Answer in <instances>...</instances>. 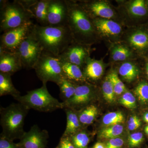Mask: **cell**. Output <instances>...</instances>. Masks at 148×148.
I'll return each mask as SVG.
<instances>
[{
	"label": "cell",
	"instance_id": "8",
	"mask_svg": "<svg viewBox=\"0 0 148 148\" xmlns=\"http://www.w3.org/2000/svg\"><path fill=\"white\" fill-rule=\"evenodd\" d=\"M34 24L31 21L3 33L1 36L0 48L7 51L14 52L31 33Z\"/></svg>",
	"mask_w": 148,
	"mask_h": 148
},
{
	"label": "cell",
	"instance_id": "14",
	"mask_svg": "<svg viewBox=\"0 0 148 148\" xmlns=\"http://www.w3.org/2000/svg\"><path fill=\"white\" fill-rule=\"evenodd\" d=\"M22 68L21 60L15 52L0 48V73L12 76Z\"/></svg>",
	"mask_w": 148,
	"mask_h": 148
},
{
	"label": "cell",
	"instance_id": "20",
	"mask_svg": "<svg viewBox=\"0 0 148 148\" xmlns=\"http://www.w3.org/2000/svg\"><path fill=\"white\" fill-rule=\"evenodd\" d=\"M11 77L10 75L0 73V96L10 95L15 99L21 95L14 86Z\"/></svg>",
	"mask_w": 148,
	"mask_h": 148
},
{
	"label": "cell",
	"instance_id": "27",
	"mask_svg": "<svg viewBox=\"0 0 148 148\" xmlns=\"http://www.w3.org/2000/svg\"><path fill=\"white\" fill-rule=\"evenodd\" d=\"M70 138L75 148H87L90 140L89 133L82 129L70 136Z\"/></svg>",
	"mask_w": 148,
	"mask_h": 148
},
{
	"label": "cell",
	"instance_id": "25",
	"mask_svg": "<svg viewBox=\"0 0 148 148\" xmlns=\"http://www.w3.org/2000/svg\"><path fill=\"white\" fill-rule=\"evenodd\" d=\"M127 11L130 16L134 18L144 17L148 13L145 2L143 0H135L131 1L127 7Z\"/></svg>",
	"mask_w": 148,
	"mask_h": 148
},
{
	"label": "cell",
	"instance_id": "19",
	"mask_svg": "<svg viewBox=\"0 0 148 148\" xmlns=\"http://www.w3.org/2000/svg\"><path fill=\"white\" fill-rule=\"evenodd\" d=\"M50 1L37 0L34 4L30 8L34 18L41 26H47L48 8Z\"/></svg>",
	"mask_w": 148,
	"mask_h": 148
},
{
	"label": "cell",
	"instance_id": "10",
	"mask_svg": "<svg viewBox=\"0 0 148 148\" xmlns=\"http://www.w3.org/2000/svg\"><path fill=\"white\" fill-rule=\"evenodd\" d=\"M48 138L47 130L40 129L34 125L24 133L17 145L19 148H46Z\"/></svg>",
	"mask_w": 148,
	"mask_h": 148
},
{
	"label": "cell",
	"instance_id": "43",
	"mask_svg": "<svg viewBox=\"0 0 148 148\" xmlns=\"http://www.w3.org/2000/svg\"><path fill=\"white\" fill-rule=\"evenodd\" d=\"M147 5L148 6V1H147Z\"/></svg>",
	"mask_w": 148,
	"mask_h": 148
},
{
	"label": "cell",
	"instance_id": "31",
	"mask_svg": "<svg viewBox=\"0 0 148 148\" xmlns=\"http://www.w3.org/2000/svg\"><path fill=\"white\" fill-rule=\"evenodd\" d=\"M103 97L108 103H113L115 101V93L113 87L108 77H106L102 86Z\"/></svg>",
	"mask_w": 148,
	"mask_h": 148
},
{
	"label": "cell",
	"instance_id": "4",
	"mask_svg": "<svg viewBox=\"0 0 148 148\" xmlns=\"http://www.w3.org/2000/svg\"><path fill=\"white\" fill-rule=\"evenodd\" d=\"M0 16V31L3 33L30 22L34 18L32 12L19 0L1 1Z\"/></svg>",
	"mask_w": 148,
	"mask_h": 148
},
{
	"label": "cell",
	"instance_id": "42",
	"mask_svg": "<svg viewBox=\"0 0 148 148\" xmlns=\"http://www.w3.org/2000/svg\"><path fill=\"white\" fill-rule=\"evenodd\" d=\"M146 72H147V75L148 77V62L147 63V64H146Z\"/></svg>",
	"mask_w": 148,
	"mask_h": 148
},
{
	"label": "cell",
	"instance_id": "21",
	"mask_svg": "<svg viewBox=\"0 0 148 148\" xmlns=\"http://www.w3.org/2000/svg\"><path fill=\"white\" fill-rule=\"evenodd\" d=\"M77 114L82 127L92 123L98 115V109L94 105H90L81 109Z\"/></svg>",
	"mask_w": 148,
	"mask_h": 148
},
{
	"label": "cell",
	"instance_id": "17",
	"mask_svg": "<svg viewBox=\"0 0 148 148\" xmlns=\"http://www.w3.org/2000/svg\"><path fill=\"white\" fill-rule=\"evenodd\" d=\"M64 109L66 112L67 123L63 135L70 137L81 130L82 127L76 110L69 108Z\"/></svg>",
	"mask_w": 148,
	"mask_h": 148
},
{
	"label": "cell",
	"instance_id": "34",
	"mask_svg": "<svg viewBox=\"0 0 148 148\" xmlns=\"http://www.w3.org/2000/svg\"><path fill=\"white\" fill-rule=\"evenodd\" d=\"M144 140V137L142 132H134L128 137V146L130 148L138 147L141 145Z\"/></svg>",
	"mask_w": 148,
	"mask_h": 148
},
{
	"label": "cell",
	"instance_id": "18",
	"mask_svg": "<svg viewBox=\"0 0 148 148\" xmlns=\"http://www.w3.org/2000/svg\"><path fill=\"white\" fill-rule=\"evenodd\" d=\"M83 71L86 80L87 79L95 80L103 75L104 67L101 61L89 58L83 67Z\"/></svg>",
	"mask_w": 148,
	"mask_h": 148
},
{
	"label": "cell",
	"instance_id": "30",
	"mask_svg": "<svg viewBox=\"0 0 148 148\" xmlns=\"http://www.w3.org/2000/svg\"><path fill=\"white\" fill-rule=\"evenodd\" d=\"M139 102L143 105L148 104V83L145 81L140 82L134 90Z\"/></svg>",
	"mask_w": 148,
	"mask_h": 148
},
{
	"label": "cell",
	"instance_id": "23",
	"mask_svg": "<svg viewBox=\"0 0 148 148\" xmlns=\"http://www.w3.org/2000/svg\"><path fill=\"white\" fill-rule=\"evenodd\" d=\"M119 73L122 77L127 82L135 80L140 73V71L136 65L130 62L123 63L119 69Z\"/></svg>",
	"mask_w": 148,
	"mask_h": 148
},
{
	"label": "cell",
	"instance_id": "2",
	"mask_svg": "<svg viewBox=\"0 0 148 148\" xmlns=\"http://www.w3.org/2000/svg\"><path fill=\"white\" fill-rule=\"evenodd\" d=\"M68 7L67 26L74 41L88 45L93 42L95 31L92 19L80 4L66 0Z\"/></svg>",
	"mask_w": 148,
	"mask_h": 148
},
{
	"label": "cell",
	"instance_id": "11",
	"mask_svg": "<svg viewBox=\"0 0 148 148\" xmlns=\"http://www.w3.org/2000/svg\"><path fill=\"white\" fill-rule=\"evenodd\" d=\"M68 14L66 0H50L48 8L47 26L67 25Z\"/></svg>",
	"mask_w": 148,
	"mask_h": 148
},
{
	"label": "cell",
	"instance_id": "9",
	"mask_svg": "<svg viewBox=\"0 0 148 148\" xmlns=\"http://www.w3.org/2000/svg\"><path fill=\"white\" fill-rule=\"evenodd\" d=\"M89 51L87 45L74 40L58 57L61 61L75 64L83 68L89 58Z\"/></svg>",
	"mask_w": 148,
	"mask_h": 148
},
{
	"label": "cell",
	"instance_id": "26",
	"mask_svg": "<svg viewBox=\"0 0 148 148\" xmlns=\"http://www.w3.org/2000/svg\"><path fill=\"white\" fill-rule=\"evenodd\" d=\"M123 130V126L121 124L107 126L99 132L98 137L99 139L106 140L119 138L122 134Z\"/></svg>",
	"mask_w": 148,
	"mask_h": 148
},
{
	"label": "cell",
	"instance_id": "39",
	"mask_svg": "<svg viewBox=\"0 0 148 148\" xmlns=\"http://www.w3.org/2000/svg\"><path fill=\"white\" fill-rule=\"evenodd\" d=\"M93 148H106V145L103 143L98 142L94 145Z\"/></svg>",
	"mask_w": 148,
	"mask_h": 148
},
{
	"label": "cell",
	"instance_id": "37",
	"mask_svg": "<svg viewBox=\"0 0 148 148\" xmlns=\"http://www.w3.org/2000/svg\"><path fill=\"white\" fill-rule=\"evenodd\" d=\"M0 148H18V146L13 140L0 136Z\"/></svg>",
	"mask_w": 148,
	"mask_h": 148
},
{
	"label": "cell",
	"instance_id": "3",
	"mask_svg": "<svg viewBox=\"0 0 148 148\" xmlns=\"http://www.w3.org/2000/svg\"><path fill=\"white\" fill-rule=\"evenodd\" d=\"M29 109L21 103H12L0 108V123L2 129L1 136L12 140H20L25 132L24 121Z\"/></svg>",
	"mask_w": 148,
	"mask_h": 148
},
{
	"label": "cell",
	"instance_id": "22",
	"mask_svg": "<svg viewBox=\"0 0 148 148\" xmlns=\"http://www.w3.org/2000/svg\"><path fill=\"white\" fill-rule=\"evenodd\" d=\"M128 41L132 47L138 50H144L148 47V34L139 30L131 34Z\"/></svg>",
	"mask_w": 148,
	"mask_h": 148
},
{
	"label": "cell",
	"instance_id": "32",
	"mask_svg": "<svg viewBox=\"0 0 148 148\" xmlns=\"http://www.w3.org/2000/svg\"><path fill=\"white\" fill-rule=\"evenodd\" d=\"M108 77L112 83L116 95H121L126 91L125 85L115 72H112Z\"/></svg>",
	"mask_w": 148,
	"mask_h": 148
},
{
	"label": "cell",
	"instance_id": "13",
	"mask_svg": "<svg viewBox=\"0 0 148 148\" xmlns=\"http://www.w3.org/2000/svg\"><path fill=\"white\" fill-rule=\"evenodd\" d=\"M80 4L91 18L98 17L111 19L115 15L113 9L105 1L83 2Z\"/></svg>",
	"mask_w": 148,
	"mask_h": 148
},
{
	"label": "cell",
	"instance_id": "40",
	"mask_svg": "<svg viewBox=\"0 0 148 148\" xmlns=\"http://www.w3.org/2000/svg\"><path fill=\"white\" fill-rule=\"evenodd\" d=\"M143 119L144 121L148 124V112L144 114L143 116Z\"/></svg>",
	"mask_w": 148,
	"mask_h": 148
},
{
	"label": "cell",
	"instance_id": "44",
	"mask_svg": "<svg viewBox=\"0 0 148 148\" xmlns=\"http://www.w3.org/2000/svg\"><path fill=\"white\" fill-rule=\"evenodd\" d=\"M55 148H58V147H56Z\"/></svg>",
	"mask_w": 148,
	"mask_h": 148
},
{
	"label": "cell",
	"instance_id": "33",
	"mask_svg": "<svg viewBox=\"0 0 148 148\" xmlns=\"http://www.w3.org/2000/svg\"><path fill=\"white\" fill-rule=\"evenodd\" d=\"M120 104L129 109H135L137 107L136 98L131 92L125 91L120 98Z\"/></svg>",
	"mask_w": 148,
	"mask_h": 148
},
{
	"label": "cell",
	"instance_id": "7",
	"mask_svg": "<svg viewBox=\"0 0 148 148\" xmlns=\"http://www.w3.org/2000/svg\"><path fill=\"white\" fill-rule=\"evenodd\" d=\"M43 51L40 45L31 32L14 52L20 58L23 68L31 69H34Z\"/></svg>",
	"mask_w": 148,
	"mask_h": 148
},
{
	"label": "cell",
	"instance_id": "12",
	"mask_svg": "<svg viewBox=\"0 0 148 148\" xmlns=\"http://www.w3.org/2000/svg\"><path fill=\"white\" fill-rule=\"evenodd\" d=\"M93 90L91 86L87 84L77 85L75 92L72 98L63 102L64 109L69 108L75 110L78 108H84L89 106L93 99Z\"/></svg>",
	"mask_w": 148,
	"mask_h": 148
},
{
	"label": "cell",
	"instance_id": "24",
	"mask_svg": "<svg viewBox=\"0 0 148 148\" xmlns=\"http://www.w3.org/2000/svg\"><path fill=\"white\" fill-rule=\"evenodd\" d=\"M60 89V98L63 102H66L73 96L77 85L66 78L62 79L57 84Z\"/></svg>",
	"mask_w": 148,
	"mask_h": 148
},
{
	"label": "cell",
	"instance_id": "28",
	"mask_svg": "<svg viewBox=\"0 0 148 148\" xmlns=\"http://www.w3.org/2000/svg\"><path fill=\"white\" fill-rule=\"evenodd\" d=\"M112 58L115 61H124L132 56L131 51L128 48L122 45H116L113 47L111 52Z\"/></svg>",
	"mask_w": 148,
	"mask_h": 148
},
{
	"label": "cell",
	"instance_id": "35",
	"mask_svg": "<svg viewBox=\"0 0 148 148\" xmlns=\"http://www.w3.org/2000/svg\"><path fill=\"white\" fill-rule=\"evenodd\" d=\"M124 145V140L119 137L108 140L105 145L106 148H123Z\"/></svg>",
	"mask_w": 148,
	"mask_h": 148
},
{
	"label": "cell",
	"instance_id": "5",
	"mask_svg": "<svg viewBox=\"0 0 148 148\" xmlns=\"http://www.w3.org/2000/svg\"><path fill=\"white\" fill-rule=\"evenodd\" d=\"M27 108L44 112H53L58 109H64L63 102H60L53 97L43 84L40 88L27 91L26 95L15 99Z\"/></svg>",
	"mask_w": 148,
	"mask_h": 148
},
{
	"label": "cell",
	"instance_id": "15",
	"mask_svg": "<svg viewBox=\"0 0 148 148\" xmlns=\"http://www.w3.org/2000/svg\"><path fill=\"white\" fill-rule=\"evenodd\" d=\"M92 21L96 32L105 36L115 38L119 36L122 32L120 24L112 19L93 18Z\"/></svg>",
	"mask_w": 148,
	"mask_h": 148
},
{
	"label": "cell",
	"instance_id": "36",
	"mask_svg": "<svg viewBox=\"0 0 148 148\" xmlns=\"http://www.w3.org/2000/svg\"><path fill=\"white\" fill-rule=\"evenodd\" d=\"M142 123L138 116L136 115L132 116L130 117L127 122V127L130 131L138 129L141 126Z\"/></svg>",
	"mask_w": 148,
	"mask_h": 148
},
{
	"label": "cell",
	"instance_id": "16",
	"mask_svg": "<svg viewBox=\"0 0 148 148\" xmlns=\"http://www.w3.org/2000/svg\"><path fill=\"white\" fill-rule=\"evenodd\" d=\"M61 61L64 78L76 84V83L86 82L82 68L75 64Z\"/></svg>",
	"mask_w": 148,
	"mask_h": 148
},
{
	"label": "cell",
	"instance_id": "38",
	"mask_svg": "<svg viewBox=\"0 0 148 148\" xmlns=\"http://www.w3.org/2000/svg\"><path fill=\"white\" fill-rule=\"evenodd\" d=\"M57 147L58 148H75L70 137L64 135L61 137Z\"/></svg>",
	"mask_w": 148,
	"mask_h": 148
},
{
	"label": "cell",
	"instance_id": "6",
	"mask_svg": "<svg viewBox=\"0 0 148 148\" xmlns=\"http://www.w3.org/2000/svg\"><path fill=\"white\" fill-rule=\"evenodd\" d=\"M34 69L43 84L52 82L56 84L64 78L61 61L58 56L43 51Z\"/></svg>",
	"mask_w": 148,
	"mask_h": 148
},
{
	"label": "cell",
	"instance_id": "41",
	"mask_svg": "<svg viewBox=\"0 0 148 148\" xmlns=\"http://www.w3.org/2000/svg\"><path fill=\"white\" fill-rule=\"evenodd\" d=\"M145 131L146 134L148 136V125H146L145 127Z\"/></svg>",
	"mask_w": 148,
	"mask_h": 148
},
{
	"label": "cell",
	"instance_id": "1",
	"mask_svg": "<svg viewBox=\"0 0 148 148\" xmlns=\"http://www.w3.org/2000/svg\"><path fill=\"white\" fill-rule=\"evenodd\" d=\"M32 33L43 50L57 56L74 41L67 25L42 26L34 24Z\"/></svg>",
	"mask_w": 148,
	"mask_h": 148
},
{
	"label": "cell",
	"instance_id": "45",
	"mask_svg": "<svg viewBox=\"0 0 148 148\" xmlns=\"http://www.w3.org/2000/svg\"><path fill=\"white\" fill-rule=\"evenodd\" d=\"M18 148H19V147H18Z\"/></svg>",
	"mask_w": 148,
	"mask_h": 148
},
{
	"label": "cell",
	"instance_id": "29",
	"mask_svg": "<svg viewBox=\"0 0 148 148\" xmlns=\"http://www.w3.org/2000/svg\"><path fill=\"white\" fill-rule=\"evenodd\" d=\"M125 121L123 114L121 112H111L106 114L103 119V123L106 126L121 124Z\"/></svg>",
	"mask_w": 148,
	"mask_h": 148
}]
</instances>
